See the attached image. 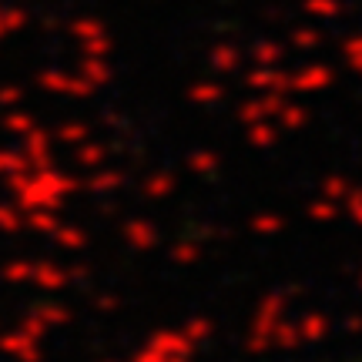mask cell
<instances>
[{
  "label": "cell",
  "instance_id": "cell-1",
  "mask_svg": "<svg viewBox=\"0 0 362 362\" xmlns=\"http://www.w3.org/2000/svg\"><path fill=\"white\" fill-rule=\"evenodd\" d=\"M336 84V71L322 61H312V64L298 67L296 74H288V90H298V94H322Z\"/></svg>",
  "mask_w": 362,
  "mask_h": 362
},
{
  "label": "cell",
  "instance_id": "cell-2",
  "mask_svg": "<svg viewBox=\"0 0 362 362\" xmlns=\"http://www.w3.org/2000/svg\"><path fill=\"white\" fill-rule=\"evenodd\" d=\"M37 84L40 88H47V90H54V94H74V98H84V94L94 90V84H90L88 78H71V74H57V71L40 74Z\"/></svg>",
  "mask_w": 362,
  "mask_h": 362
},
{
  "label": "cell",
  "instance_id": "cell-3",
  "mask_svg": "<svg viewBox=\"0 0 362 362\" xmlns=\"http://www.w3.org/2000/svg\"><path fill=\"white\" fill-rule=\"evenodd\" d=\"M245 84L255 90L279 94V90H288V74H279V71H272V67H255V71L245 78Z\"/></svg>",
  "mask_w": 362,
  "mask_h": 362
},
{
  "label": "cell",
  "instance_id": "cell-4",
  "mask_svg": "<svg viewBox=\"0 0 362 362\" xmlns=\"http://www.w3.org/2000/svg\"><path fill=\"white\" fill-rule=\"evenodd\" d=\"M74 34L88 40V44H84V51H88L90 57H104V54H107V47H111V44H107V37H104V27L101 24L78 21V24H74Z\"/></svg>",
  "mask_w": 362,
  "mask_h": 362
},
{
  "label": "cell",
  "instance_id": "cell-5",
  "mask_svg": "<svg viewBox=\"0 0 362 362\" xmlns=\"http://www.w3.org/2000/svg\"><path fill=\"white\" fill-rule=\"evenodd\" d=\"M282 111V98H275V94H265V98H259V101H248L242 104V121H265V117L279 115Z\"/></svg>",
  "mask_w": 362,
  "mask_h": 362
},
{
  "label": "cell",
  "instance_id": "cell-6",
  "mask_svg": "<svg viewBox=\"0 0 362 362\" xmlns=\"http://www.w3.org/2000/svg\"><path fill=\"white\" fill-rule=\"evenodd\" d=\"M282 57H285V47L275 44V40H259V44L252 47V61L259 67H275Z\"/></svg>",
  "mask_w": 362,
  "mask_h": 362
},
{
  "label": "cell",
  "instance_id": "cell-7",
  "mask_svg": "<svg viewBox=\"0 0 362 362\" xmlns=\"http://www.w3.org/2000/svg\"><path fill=\"white\" fill-rule=\"evenodd\" d=\"M279 117H282V128L285 131H302L309 128V107H302V104H282V111H279Z\"/></svg>",
  "mask_w": 362,
  "mask_h": 362
},
{
  "label": "cell",
  "instance_id": "cell-8",
  "mask_svg": "<svg viewBox=\"0 0 362 362\" xmlns=\"http://www.w3.org/2000/svg\"><path fill=\"white\" fill-rule=\"evenodd\" d=\"M342 57H346L352 74L362 81V34H349V37L342 40Z\"/></svg>",
  "mask_w": 362,
  "mask_h": 362
},
{
  "label": "cell",
  "instance_id": "cell-9",
  "mask_svg": "<svg viewBox=\"0 0 362 362\" xmlns=\"http://www.w3.org/2000/svg\"><path fill=\"white\" fill-rule=\"evenodd\" d=\"M302 7L309 17L315 21H336L339 13H342V4L339 0H302Z\"/></svg>",
  "mask_w": 362,
  "mask_h": 362
},
{
  "label": "cell",
  "instance_id": "cell-10",
  "mask_svg": "<svg viewBox=\"0 0 362 362\" xmlns=\"http://www.w3.org/2000/svg\"><path fill=\"white\" fill-rule=\"evenodd\" d=\"M84 78L90 84H104V81L111 78V71H107V64H101V57H88L84 61Z\"/></svg>",
  "mask_w": 362,
  "mask_h": 362
},
{
  "label": "cell",
  "instance_id": "cell-11",
  "mask_svg": "<svg viewBox=\"0 0 362 362\" xmlns=\"http://www.w3.org/2000/svg\"><path fill=\"white\" fill-rule=\"evenodd\" d=\"M319 30H315V27H296V30H292V44H296V47H302V51H309V47H319Z\"/></svg>",
  "mask_w": 362,
  "mask_h": 362
},
{
  "label": "cell",
  "instance_id": "cell-12",
  "mask_svg": "<svg viewBox=\"0 0 362 362\" xmlns=\"http://www.w3.org/2000/svg\"><path fill=\"white\" fill-rule=\"evenodd\" d=\"M211 64L218 67V71H232V67H238V51L235 47H215V54H211Z\"/></svg>",
  "mask_w": 362,
  "mask_h": 362
},
{
  "label": "cell",
  "instance_id": "cell-13",
  "mask_svg": "<svg viewBox=\"0 0 362 362\" xmlns=\"http://www.w3.org/2000/svg\"><path fill=\"white\" fill-rule=\"evenodd\" d=\"M188 98L198 104H211V101H218L221 98V88L218 84H194L192 90H188Z\"/></svg>",
  "mask_w": 362,
  "mask_h": 362
},
{
  "label": "cell",
  "instance_id": "cell-14",
  "mask_svg": "<svg viewBox=\"0 0 362 362\" xmlns=\"http://www.w3.org/2000/svg\"><path fill=\"white\" fill-rule=\"evenodd\" d=\"M24 11H0V37H7L11 30H21Z\"/></svg>",
  "mask_w": 362,
  "mask_h": 362
},
{
  "label": "cell",
  "instance_id": "cell-15",
  "mask_svg": "<svg viewBox=\"0 0 362 362\" xmlns=\"http://www.w3.org/2000/svg\"><path fill=\"white\" fill-rule=\"evenodd\" d=\"M248 134H252V141L255 144H272L275 138H279V131L272 128V124H265V121H255V124L248 128Z\"/></svg>",
  "mask_w": 362,
  "mask_h": 362
},
{
  "label": "cell",
  "instance_id": "cell-16",
  "mask_svg": "<svg viewBox=\"0 0 362 362\" xmlns=\"http://www.w3.org/2000/svg\"><path fill=\"white\" fill-rule=\"evenodd\" d=\"M4 124H7V131H21V134H34V121H30V117H27V115H11V117H7V121H4Z\"/></svg>",
  "mask_w": 362,
  "mask_h": 362
},
{
  "label": "cell",
  "instance_id": "cell-17",
  "mask_svg": "<svg viewBox=\"0 0 362 362\" xmlns=\"http://www.w3.org/2000/svg\"><path fill=\"white\" fill-rule=\"evenodd\" d=\"M84 134H88L84 124H64V128H61V138H64V141H81Z\"/></svg>",
  "mask_w": 362,
  "mask_h": 362
},
{
  "label": "cell",
  "instance_id": "cell-18",
  "mask_svg": "<svg viewBox=\"0 0 362 362\" xmlns=\"http://www.w3.org/2000/svg\"><path fill=\"white\" fill-rule=\"evenodd\" d=\"M13 101H21V90H17V88H4V90H0V104H13Z\"/></svg>",
  "mask_w": 362,
  "mask_h": 362
}]
</instances>
